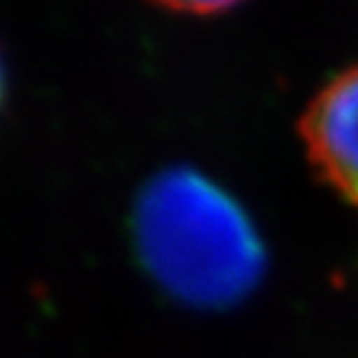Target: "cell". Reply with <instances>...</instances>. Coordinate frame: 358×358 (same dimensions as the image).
<instances>
[{
    "label": "cell",
    "mask_w": 358,
    "mask_h": 358,
    "mask_svg": "<svg viewBox=\"0 0 358 358\" xmlns=\"http://www.w3.org/2000/svg\"><path fill=\"white\" fill-rule=\"evenodd\" d=\"M157 6L174 13H189V15H214L227 8L236 6L239 0H152Z\"/></svg>",
    "instance_id": "3957f363"
},
{
    "label": "cell",
    "mask_w": 358,
    "mask_h": 358,
    "mask_svg": "<svg viewBox=\"0 0 358 358\" xmlns=\"http://www.w3.org/2000/svg\"><path fill=\"white\" fill-rule=\"evenodd\" d=\"M299 132L319 177L358 209V65L319 90L303 110Z\"/></svg>",
    "instance_id": "7a4b0ae2"
},
{
    "label": "cell",
    "mask_w": 358,
    "mask_h": 358,
    "mask_svg": "<svg viewBox=\"0 0 358 358\" xmlns=\"http://www.w3.org/2000/svg\"><path fill=\"white\" fill-rule=\"evenodd\" d=\"M0 97H3V75H0Z\"/></svg>",
    "instance_id": "277c9868"
},
{
    "label": "cell",
    "mask_w": 358,
    "mask_h": 358,
    "mask_svg": "<svg viewBox=\"0 0 358 358\" xmlns=\"http://www.w3.org/2000/svg\"><path fill=\"white\" fill-rule=\"evenodd\" d=\"M132 236L147 274L194 308H224L252 294L264 246L224 189L187 167L157 174L134 201Z\"/></svg>",
    "instance_id": "6da1fadb"
}]
</instances>
